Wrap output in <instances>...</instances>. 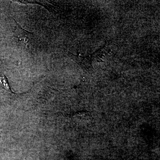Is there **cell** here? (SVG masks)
Returning a JSON list of instances; mask_svg holds the SVG:
<instances>
[{"label": "cell", "instance_id": "6da1fadb", "mask_svg": "<svg viewBox=\"0 0 160 160\" xmlns=\"http://www.w3.org/2000/svg\"><path fill=\"white\" fill-rule=\"evenodd\" d=\"M14 22L16 25L14 32L16 43L24 51L32 53L38 46L37 36L23 29L15 20Z\"/></svg>", "mask_w": 160, "mask_h": 160}, {"label": "cell", "instance_id": "7a4b0ae2", "mask_svg": "<svg viewBox=\"0 0 160 160\" xmlns=\"http://www.w3.org/2000/svg\"><path fill=\"white\" fill-rule=\"evenodd\" d=\"M0 84L5 90L10 93H13L9 86L8 79L4 74H0Z\"/></svg>", "mask_w": 160, "mask_h": 160}]
</instances>
